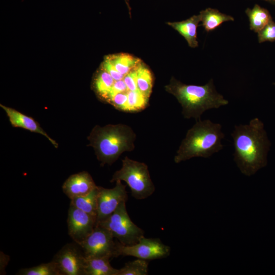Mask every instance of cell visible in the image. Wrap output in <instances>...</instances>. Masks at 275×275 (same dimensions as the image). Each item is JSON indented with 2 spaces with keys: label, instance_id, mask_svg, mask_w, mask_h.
I'll return each mask as SVG.
<instances>
[{
  "label": "cell",
  "instance_id": "6da1fadb",
  "mask_svg": "<svg viewBox=\"0 0 275 275\" xmlns=\"http://www.w3.org/2000/svg\"><path fill=\"white\" fill-rule=\"evenodd\" d=\"M231 135L234 160L242 174L251 176L266 165L270 143L259 119H252L249 124L235 126Z\"/></svg>",
  "mask_w": 275,
  "mask_h": 275
},
{
  "label": "cell",
  "instance_id": "7a4b0ae2",
  "mask_svg": "<svg viewBox=\"0 0 275 275\" xmlns=\"http://www.w3.org/2000/svg\"><path fill=\"white\" fill-rule=\"evenodd\" d=\"M165 89L177 99L186 119L194 118L197 121L206 111L229 103L228 100L216 91L212 79L200 86L185 84L172 77Z\"/></svg>",
  "mask_w": 275,
  "mask_h": 275
},
{
  "label": "cell",
  "instance_id": "3957f363",
  "mask_svg": "<svg viewBox=\"0 0 275 275\" xmlns=\"http://www.w3.org/2000/svg\"><path fill=\"white\" fill-rule=\"evenodd\" d=\"M135 139L131 127L123 124L96 125L88 137L89 146L103 165H111L123 152L133 151Z\"/></svg>",
  "mask_w": 275,
  "mask_h": 275
},
{
  "label": "cell",
  "instance_id": "277c9868",
  "mask_svg": "<svg viewBox=\"0 0 275 275\" xmlns=\"http://www.w3.org/2000/svg\"><path fill=\"white\" fill-rule=\"evenodd\" d=\"M224 137L220 124L209 120H197L181 142L174 157L175 162L196 157H210L223 148L221 140Z\"/></svg>",
  "mask_w": 275,
  "mask_h": 275
},
{
  "label": "cell",
  "instance_id": "5b68a950",
  "mask_svg": "<svg viewBox=\"0 0 275 275\" xmlns=\"http://www.w3.org/2000/svg\"><path fill=\"white\" fill-rule=\"evenodd\" d=\"M122 163L121 168L114 173L110 182H125L130 188L131 196L137 200H143L152 195L155 188L148 166L127 156L122 160Z\"/></svg>",
  "mask_w": 275,
  "mask_h": 275
},
{
  "label": "cell",
  "instance_id": "8992f818",
  "mask_svg": "<svg viewBox=\"0 0 275 275\" xmlns=\"http://www.w3.org/2000/svg\"><path fill=\"white\" fill-rule=\"evenodd\" d=\"M112 234L124 245H132L144 236V231L130 219L126 207V201L121 202L106 219L96 223Z\"/></svg>",
  "mask_w": 275,
  "mask_h": 275
},
{
  "label": "cell",
  "instance_id": "52a82bcc",
  "mask_svg": "<svg viewBox=\"0 0 275 275\" xmlns=\"http://www.w3.org/2000/svg\"><path fill=\"white\" fill-rule=\"evenodd\" d=\"M170 248L159 238H147L142 237L132 245H124L116 241L114 257L132 256L146 260L166 258L170 254Z\"/></svg>",
  "mask_w": 275,
  "mask_h": 275
},
{
  "label": "cell",
  "instance_id": "ba28073f",
  "mask_svg": "<svg viewBox=\"0 0 275 275\" xmlns=\"http://www.w3.org/2000/svg\"><path fill=\"white\" fill-rule=\"evenodd\" d=\"M111 232L96 225L93 230L79 245L86 257H114L116 241Z\"/></svg>",
  "mask_w": 275,
  "mask_h": 275
},
{
  "label": "cell",
  "instance_id": "9c48e42d",
  "mask_svg": "<svg viewBox=\"0 0 275 275\" xmlns=\"http://www.w3.org/2000/svg\"><path fill=\"white\" fill-rule=\"evenodd\" d=\"M116 182L115 186L112 188L98 186L96 223L106 219L121 202L127 200L126 185L122 184L120 180Z\"/></svg>",
  "mask_w": 275,
  "mask_h": 275
},
{
  "label": "cell",
  "instance_id": "30bf717a",
  "mask_svg": "<svg viewBox=\"0 0 275 275\" xmlns=\"http://www.w3.org/2000/svg\"><path fill=\"white\" fill-rule=\"evenodd\" d=\"M96 223V217L70 205L67 218L68 234L77 244L93 230Z\"/></svg>",
  "mask_w": 275,
  "mask_h": 275
},
{
  "label": "cell",
  "instance_id": "8fae6325",
  "mask_svg": "<svg viewBox=\"0 0 275 275\" xmlns=\"http://www.w3.org/2000/svg\"><path fill=\"white\" fill-rule=\"evenodd\" d=\"M84 254L73 244H67L54 256L56 262L62 275H84Z\"/></svg>",
  "mask_w": 275,
  "mask_h": 275
},
{
  "label": "cell",
  "instance_id": "7c38bea8",
  "mask_svg": "<svg viewBox=\"0 0 275 275\" xmlns=\"http://www.w3.org/2000/svg\"><path fill=\"white\" fill-rule=\"evenodd\" d=\"M97 187L91 175L82 171L70 176L62 186L64 193L70 199L86 195Z\"/></svg>",
  "mask_w": 275,
  "mask_h": 275
},
{
  "label": "cell",
  "instance_id": "4fadbf2b",
  "mask_svg": "<svg viewBox=\"0 0 275 275\" xmlns=\"http://www.w3.org/2000/svg\"><path fill=\"white\" fill-rule=\"evenodd\" d=\"M1 107L5 112L12 126L20 127L30 131L39 133L45 138L55 147L58 144L43 129L39 124L32 117L28 116L16 109L1 104Z\"/></svg>",
  "mask_w": 275,
  "mask_h": 275
},
{
  "label": "cell",
  "instance_id": "5bb4252c",
  "mask_svg": "<svg viewBox=\"0 0 275 275\" xmlns=\"http://www.w3.org/2000/svg\"><path fill=\"white\" fill-rule=\"evenodd\" d=\"M201 20V16L198 14L183 21L168 22L167 24L184 38L189 47L195 48L198 46L197 29Z\"/></svg>",
  "mask_w": 275,
  "mask_h": 275
},
{
  "label": "cell",
  "instance_id": "9a60e30c",
  "mask_svg": "<svg viewBox=\"0 0 275 275\" xmlns=\"http://www.w3.org/2000/svg\"><path fill=\"white\" fill-rule=\"evenodd\" d=\"M85 257L84 275H118V269L110 264L111 258Z\"/></svg>",
  "mask_w": 275,
  "mask_h": 275
},
{
  "label": "cell",
  "instance_id": "2e32d148",
  "mask_svg": "<svg viewBox=\"0 0 275 275\" xmlns=\"http://www.w3.org/2000/svg\"><path fill=\"white\" fill-rule=\"evenodd\" d=\"M199 14L202 25L207 32L213 31L225 22L234 20L233 17L211 8L201 11Z\"/></svg>",
  "mask_w": 275,
  "mask_h": 275
},
{
  "label": "cell",
  "instance_id": "e0dca14e",
  "mask_svg": "<svg viewBox=\"0 0 275 275\" xmlns=\"http://www.w3.org/2000/svg\"><path fill=\"white\" fill-rule=\"evenodd\" d=\"M245 12L249 19L251 30L257 33L272 20L269 11L258 4L252 9L247 8Z\"/></svg>",
  "mask_w": 275,
  "mask_h": 275
},
{
  "label": "cell",
  "instance_id": "ac0fdd59",
  "mask_svg": "<svg viewBox=\"0 0 275 275\" xmlns=\"http://www.w3.org/2000/svg\"><path fill=\"white\" fill-rule=\"evenodd\" d=\"M98 186L88 194L70 200L72 205L97 218Z\"/></svg>",
  "mask_w": 275,
  "mask_h": 275
},
{
  "label": "cell",
  "instance_id": "d6986e66",
  "mask_svg": "<svg viewBox=\"0 0 275 275\" xmlns=\"http://www.w3.org/2000/svg\"><path fill=\"white\" fill-rule=\"evenodd\" d=\"M107 58L116 69L124 76L135 68L141 62L139 59L127 53L109 56Z\"/></svg>",
  "mask_w": 275,
  "mask_h": 275
},
{
  "label": "cell",
  "instance_id": "ffe728a7",
  "mask_svg": "<svg viewBox=\"0 0 275 275\" xmlns=\"http://www.w3.org/2000/svg\"><path fill=\"white\" fill-rule=\"evenodd\" d=\"M137 85L139 91L149 99L153 87L152 74L148 67L140 63L136 68Z\"/></svg>",
  "mask_w": 275,
  "mask_h": 275
},
{
  "label": "cell",
  "instance_id": "44dd1931",
  "mask_svg": "<svg viewBox=\"0 0 275 275\" xmlns=\"http://www.w3.org/2000/svg\"><path fill=\"white\" fill-rule=\"evenodd\" d=\"M114 81L110 74L102 68L95 77L94 85L96 92L105 101L107 100Z\"/></svg>",
  "mask_w": 275,
  "mask_h": 275
},
{
  "label": "cell",
  "instance_id": "7402d4cb",
  "mask_svg": "<svg viewBox=\"0 0 275 275\" xmlns=\"http://www.w3.org/2000/svg\"><path fill=\"white\" fill-rule=\"evenodd\" d=\"M20 275H62L57 264L53 260L30 268L19 270Z\"/></svg>",
  "mask_w": 275,
  "mask_h": 275
},
{
  "label": "cell",
  "instance_id": "603a6c76",
  "mask_svg": "<svg viewBox=\"0 0 275 275\" xmlns=\"http://www.w3.org/2000/svg\"><path fill=\"white\" fill-rule=\"evenodd\" d=\"M148 260L139 259L127 262L118 269V275H147L148 273Z\"/></svg>",
  "mask_w": 275,
  "mask_h": 275
},
{
  "label": "cell",
  "instance_id": "cb8c5ba5",
  "mask_svg": "<svg viewBox=\"0 0 275 275\" xmlns=\"http://www.w3.org/2000/svg\"><path fill=\"white\" fill-rule=\"evenodd\" d=\"M257 34L258 42L260 43L266 41H275V22L271 20Z\"/></svg>",
  "mask_w": 275,
  "mask_h": 275
},
{
  "label": "cell",
  "instance_id": "d4e9b609",
  "mask_svg": "<svg viewBox=\"0 0 275 275\" xmlns=\"http://www.w3.org/2000/svg\"><path fill=\"white\" fill-rule=\"evenodd\" d=\"M138 67V66H137ZM132 70L124 76L123 80L129 91L139 90L137 85L136 68Z\"/></svg>",
  "mask_w": 275,
  "mask_h": 275
},
{
  "label": "cell",
  "instance_id": "484cf974",
  "mask_svg": "<svg viewBox=\"0 0 275 275\" xmlns=\"http://www.w3.org/2000/svg\"><path fill=\"white\" fill-rule=\"evenodd\" d=\"M128 91L124 80H115L109 94L107 101L108 102L109 100L117 94L120 93H127Z\"/></svg>",
  "mask_w": 275,
  "mask_h": 275
},
{
  "label": "cell",
  "instance_id": "4316f807",
  "mask_svg": "<svg viewBox=\"0 0 275 275\" xmlns=\"http://www.w3.org/2000/svg\"><path fill=\"white\" fill-rule=\"evenodd\" d=\"M102 68L108 72L115 81L122 80L124 77V75L121 74L116 69L107 58L102 64Z\"/></svg>",
  "mask_w": 275,
  "mask_h": 275
},
{
  "label": "cell",
  "instance_id": "83f0119b",
  "mask_svg": "<svg viewBox=\"0 0 275 275\" xmlns=\"http://www.w3.org/2000/svg\"><path fill=\"white\" fill-rule=\"evenodd\" d=\"M275 5V0H263Z\"/></svg>",
  "mask_w": 275,
  "mask_h": 275
},
{
  "label": "cell",
  "instance_id": "f1b7e54d",
  "mask_svg": "<svg viewBox=\"0 0 275 275\" xmlns=\"http://www.w3.org/2000/svg\"><path fill=\"white\" fill-rule=\"evenodd\" d=\"M275 85V83L273 84Z\"/></svg>",
  "mask_w": 275,
  "mask_h": 275
}]
</instances>
